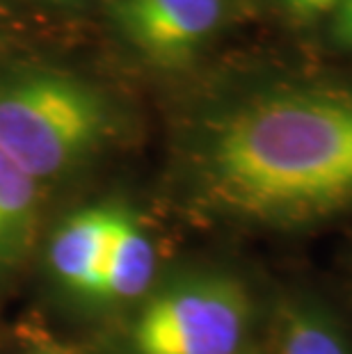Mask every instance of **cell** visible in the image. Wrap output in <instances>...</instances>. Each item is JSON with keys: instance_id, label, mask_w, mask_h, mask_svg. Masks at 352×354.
<instances>
[{"instance_id": "6da1fadb", "label": "cell", "mask_w": 352, "mask_h": 354, "mask_svg": "<svg viewBox=\"0 0 352 354\" xmlns=\"http://www.w3.org/2000/svg\"><path fill=\"white\" fill-rule=\"evenodd\" d=\"M213 215L299 229L352 210V87H275L220 112L190 160Z\"/></svg>"}, {"instance_id": "7a4b0ae2", "label": "cell", "mask_w": 352, "mask_h": 354, "mask_svg": "<svg viewBox=\"0 0 352 354\" xmlns=\"http://www.w3.org/2000/svg\"><path fill=\"white\" fill-rule=\"evenodd\" d=\"M110 135V103L85 80L35 69L0 82V151L37 185L73 174Z\"/></svg>"}, {"instance_id": "3957f363", "label": "cell", "mask_w": 352, "mask_h": 354, "mask_svg": "<svg viewBox=\"0 0 352 354\" xmlns=\"http://www.w3.org/2000/svg\"><path fill=\"white\" fill-rule=\"evenodd\" d=\"M254 318L241 279L204 272L151 290L129 327L131 354H238Z\"/></svg>"}, {"instance_id": "277c9868", "label": "cell", "mask_w": 352, "mask_h": 354, "mask_svg": "<svg viewBox=\"0 0 352 354\" xmlns=\"http://www.w3.org/2000/svg\"><path fill=\"white\" fill-rule=\"evenodd\" d=\"M224 0H115L112 19L133 48L151 64L183 66L211 39Z\"/></svg>"}, {"instance_id": "5b68a950", "label": "cell", "mask_w": 352, "mask_h": 354, "mask_svg": "<svg viewBox=\"0 0 352 354\" xmlns=\"http://www.w3.org/2000/svg\"><path fill=\"white\" fill-rule=\"evenodd\" d=\"M119 208V203H92L73 210L55 227L46 247V266L66 295L94 302Z\"/></svg>"}, {"instance_id": "8992f818", "label": "cell", "mask_w": 352, "mask_h": 354, "mask_svg": "<svg viewBox=\"0 0 352 354\" xmlns=\"http://www.w3.org/2000/svg\"><path fill=\"white\" fill-rule=\"evenodd\" d=\"M156 277V250L154 240L142 227L138 215L126 206L119 208L117 227L108 247L94 302L99 304H126L147 297L151 292Z\"/></svg>"}, {"instance_id": "52a82bcc", "label": "cell", "mask_w": 352, "mask_h": 354, "mask_svg": "<svg viewBox=\"0 0 352 354\" xmlns=\"http://www.w3.org/2000/svg\"><path fill=\"white\" fill-rule=\"evenodd\" d=\"M37 213V183L0 151V279L26 261L35 240Z\"/></svg>"}, {"instance_id": "ba28073f", "label": "cell", "mask_w": 352, "mask_h": 354, "mask_svg": "<svg viewBox=\"0 0 352 354\" xmlns=\"http://www.w3.org/2000/svg\"><path fill=\"white\" fill-rule=\"evenodd\" d=\"M275 354H352L346 336L313 306L288 302L275 320Z\"/></svg>"}, {"instance_id": "9c48e42d", "label": "cell", "mask_w": 352, "mask_h": 354, "mask_svg": "<svg viewBox=\"0 0 352 354\" xmlns=\"http://www.w3.org/2000/svg\"><path fill=\"white\" fill-rule=\"evenodd\" d=\"M277 3L293 24H316L320 19H332L346 5V0H277Z\"/></svg>"}, {"instance_id": "30bf717a", "label": "cell", "mask_w": 352, "mask_h": 354, "mask_svg": "<svg viewBox=\"0 0 352 354\" xmlns=\"http://www.w3.org/2000/svg\"><path fill=\"white\" fill-rule=\"evenodd\" d=\"M332 24V39L343 48L352 50V0H346V5L329 19Z\"/></svg>"}, {"instance_id": "8fae6325", "label": "cell", "mask_w": 352, "mask_h": 354, "mask_svg": "<svg viewBox=\"0 0 352 354\" xmlns=\"http://www.w3.org/2000/svg\"><path fill=\"white\" fill-rule=\"evenodd\" d=\"M238 354H266V352H261L259 348H254V345H245V348Z\"/></svg>"}, {"instance_id": "7c38bea8", "label": "cell", "mask_w": 352, "mask_h": 354, "mask_svg": "<svg viewBox=\"0 0 352 354\" xmlns=\"http://www.w3.org/2000/svg\"><path fill=\"white\" fill-rule=\"evenodd\" d=\"M37 354H62V352H50L48 350V352H37Z\"/></svg>"}]
</instances>
